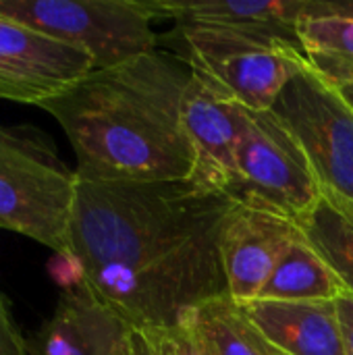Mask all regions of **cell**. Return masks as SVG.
Returning a JSON list of instances; mask_svg holds the SVG:
<instances>
[{
  "mask_svg": "<svg viewBox=\"0 0 353 355\" xmlns=\"http://www.w3.org/2000/svg\"><path fill=\"white\" fill-rule=\"evenodd\" d=\"M233 208L193 179L79 181L71 256L89 291L131 327H173L229 295L221 229Z\"/></svg>",
  "mask_w": 353,
  "mask_h": 355,
  "instance_id": "cell-1",
  "label": "cell"
},
{
  "mask_svg": "<svg viewBox=\"0 0 353 355\" xmlns=\"http://www.w3.org/2000/svg\"><path fill=\"white\" fill-rule=\"evenodd\" d=\"M189 79V60L154 50L92 71L40 108L62 127L77 158L79 181H183L196 168L183 127Z\"/></svg>",
  "mask_w": 353,
  "mask_h": 355,
  "instance_id": "cell-2",
  "label": "cell"
},
{
  "mask_svg": "<svg viewBox=\"0 0 353 355\" xmlns=\"http://www.w3.org/2000/svg\"><path fill=\"white\" fill-rule=\"evenodd\" d=\"M79 177L33 125H0V229L71 256Z\"/></svg>",
  "mask_w": 353,
  "mask_h": 355,
  "instance_id": "cell-3",
  "label": "cell"
},
{
  "mask_svg": "<svg viewBox=\"0 0 353 355\" xmlns=\"http://www.w3.org/2000/svg\"><path fill=\"white\" fill-rule=\"evenodd\" d=\"M231 200L279 214L298 227L322 200V185L308 154L273 110L246 108Z\"/></svg>",
  "mask_w": 353,
  "mask_h": 355,
  "instance_id": "cell-4",
  "label": "cell"
},
{
  "mask_svg": "<svg viewBox=\"0 0 353 355\" xmlns=\"http://www.w3.org/2000/svg\"><path fill=\"white\" fill-rule=\"evenodd\" d=\"M0 15L87 52L94 71L156 50L152 0H0Z\"/></svg>",
  "mask_w": 353,
  "mask_h": 355,
  "instance_id": "cell-5",
  "label": "cell"
},
{
  "mask_svg": "<svg viewBox=\"0 0 353 355\" xmlns=\"http://www.w3.org/2000/svg\"><path fill=\"white\" fill-rule=\"evenodd\" d=\"M177 29L189 48V62L252 110H270L283 87L310 67L295 42L214 25Z\"/></svg>",
  "mask_w": 353,
  "mask_h": 355,
  "instance_id": "cell-6",
  "label": "cell"
},
{
  "mask_svg": "<svg viewBox=\"0 0 353 355\" xmlns=\"http://www.w3.org/2000/svg\"><path fill=\"white\" fill-rule=\"evenodd\" d=\"M270 110L302 144L322 191L353 202V106L341 89L308 67Z\"/></svg>",
  "mask_w": 353,
  "mask_h": 355,
  "instance_id": "cell-7",
  "label": "cell"
},
{
  "mask_svg": "<svg viewBox=\"0 0 353 355\" xmlns=\"http://www.w3.org/2000/svg\"><path fill=\"white\" fill-rule=\"evenodd\" d=\"M94 71L87 52L0 15V98L40 106Z\"/></svg>",
  "mask_w": 353,
  "mask_h": 355,
  "instance_id": "cell-8",
  "label": "cell"
},
{
  "mask_svg": "<svg viewBox=\"0 0 353 355\" xmlns=\"http://www.w3.org/2000/svg\"><path fill=\"white\" fill-rule=\"evenodd\" d=\"M246 106L216 79L191 64L183 94V127L196 156L191 179L231 198L235 185V148L243 129Z\"/></svg>",
  "mask_w": 353,
  "mask_h": 355,
  "instance_id": "cell-9",
  "label": "cell"
},
{
  "mask_svg": "<svg viewBox=\"0 0 353 355\" xmlns=\"http://www.w3.org/2000/svg\"><path fill=\"white\" fill-rule=\"evenodd\" d=\"M300 235V227L279 214L235 204L221 229V258L229 297L237 304L256 302Z\"/></svg>",
  "mask_w": 353,
  "mask_h": 355,
  "instance_id": "cell-10",
  "label": "cell"
},
{
  "mask_svg": "<svg viewBox=\"0 0 353 355\" xmlns=\"http://www.w3.org/2000/svg\"><path fill=\"white\" fill-rule=\"evenodd\" d=\"M31 355H137L135 327L102 304L89 287L67 289L29 341Z\"/></svg>",
  "mask_w": 353,
  "mask_h": 355,
  "instance_id": "cell-11",
  "label": "cell"
},
{
  "mask_svg": "<svg viewBox=\"0 0 353 355\" xmlns=\"http://www.w3.org/2000/svg\"><path fill=\"white\" fill-rule=\"evenodd\" d=\"M160 17L177 25H214L300 44L298 29L316 0H152Z\"/></svg>",
  "mask_w": 353,
  "mask_h": 355,
  "instance_id": "cell-12",
  "label": "cell"
},
{
  "mask_svg": "<svg viewBox=\"0 0 353 355\" xmlns=\"http://www.w3.org/2000/svg\"><path fill=\"white\" fill-rule=\"evenodd\" d=\"M241 306L285 355H345L335 302L256 300Z\"/></svg>",
  "mask_w": 353,
  "mask_h": 355,
  "instance_id": "cell-13",
  "label": "cell"
},
{
  "mask_svg": "<svg viewBox=\"0 0 353 355\" xmlns=\"http://www.w3.org/2000/svg\"><path fill=\"white\" fill-rule=\"evenodd\" d=\"M181 322L196 331L210 355H285L229 295L193 308Z\"/></svg>",
  "mask_w": 353,
  "mask_h": 355,
  "instance_id": "cell-14",
  "label": "cell"
},
{
  "mask_svg": "<svg viewBox=\"0 0 353 355\" xmlns=\"http://www.w3.org/2000/svg\"><path fill=\"white\" fill-rule=\"evenodd\" d=\"M345 291L327 260L300 235L281 258L258 300L268 302H335Z\"/></svg>",
  "mask_w": 353,
  "mask_h": 355,
  "instance_id": "cell-15",
  "label": "cell"
},
{
  "mask_svg": "<svg viewBox=\"0 0 353 355\" xmlns=\"http://www.w3.org/2000/svg\"><path fill=\"white\" fill-rule=\"evenodd\" d=\"M298 37L318 75L337 87L353 85V19L337 15L304 17Z\"/></svg>",
  "mask_w": 353,
  "mask_h": 355,
  "instance_id": "cell-16",
  "label": "cell"
},
{
  "mask_svg": "<svg viewBox=\"0 0 353 355\" xmlns=\"http://www.w3.org/2000/svg\"><path fill=\"white\" fill-rule=\"evenodd\" d=\"M306 241L327 260L353 295V223L325 196L320 204L300 223Z\"/></svg>",
  "mask_w": 353,
  "mask_h": 355,
  "instance_id": "cell-17",
  "label": "cell"
},
{
  "mask_svg": "<svg viewBox=\"0 0 353 355\" xmlns=\"http://www.w3.org/2000/svg\"><path fill=\"white\" fill-rule=\"evenodd\" d=\"M137 355H210L187 322L135 329Z\"/></svg>",
  "mask_w": 353,
  "mask_h": 355,
  "instance_id": "cell-18",
  "label": "cell"
},
{
  "mask_svg": "<svg viewBox=\"0 0 353 355\" xmlns=\"http://www.w3.org/2000/svg\"><path fill=\"white\" fill-rule=\"evenodd\" d=\"M0 355H31L29 341L21 335L8 300L0 293Z\"/></svg>",
  "mask_w": 353,
  "mask_h": 355,
  "instance_id": "cell-19",
  "label": "cell"
},
{
  "mask_svg": "<svg viewBox=\"0 0 353 355\" xmlns=\"http://www.w3.org/2000/svg\"><path fill=\"white\" fill-rule=\"evenodd\" d=\"M337 308V318H339V329H341V339H343V349L345 355H353V295L343 291L335 300Z\"/></svg>",
  "mask_w": 353,
  "mask_h": 355,
  "instance_id": "cell-20",
  "label": "cell"
},
{
  "mask_svg": "<svg viewBox=\"0 0 353 355\" xmlns=\"http://www.w3.org/2000/svg\"><path fill=\"white\" fill-rule=\"evenodd\" d=\"M322 15H337V17L353 19V0H322Z\"/></svg>",
  "mask_w": 353,
  "mask_h": 355,
  "instance_id": "cell-21",
  "label": "cell"
},
{
  "mask_svg": "<svg viewBox=\"0 0 353 355\" xmlns=\"http://www.w3.org/2000/svg\"><path fill=\"white\" fill-rule=\"evenodd\" d=\"M322 196L337 208V210H341L350 220L353 223V202H347V200H343V198H337V196H333V193H327V191H322Z\"/></svg>",
  "mask_w": 353,
  "mask_h": 355,
  "instance_id": "cell-22",
  "label": "cell"
},
{
  "mask_svg": "<svg viewBox=\"0 0 353 355\" xmlns=\"http://www.w3.org/2000/svg\"><path fill=\"white\" fill-rule=\"evenodd\" d=\"M339 89H341V94L345 96V100L353 106V85H343V87H339Z\"/></svg>",
  "mask_w": 353,
  "mask_h": 355,
  "instance_id": "cell-23",
  "label": "cell"
}]
</instances>
